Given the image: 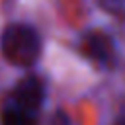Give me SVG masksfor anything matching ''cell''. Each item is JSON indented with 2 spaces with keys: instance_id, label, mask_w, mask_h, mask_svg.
<instances>
[{
  "instance_id": "6da1fadb",
  "label": "cell",
  "mask_w": 125,
  "mask_h": 125,
  "mask_svg": "<svg viewBox=\"0 0 125 125\" xmlns=\"http://www.w3.org/2000/svg\"><path fill=\"white\" fill-rule=\"evenodd\" d=\"M0 53L14 66H33L41 57V37L27 23H10L2 29Z\"/></svg>"
},
{
  "instance_id": "7a4b0ae2",
  "label": "cell",
  "mask_w": 125,
  "mask_h": 125,
  "mask_svg": "<svg viewBox=\"0 0 125 125\" xmlns=\"http://www.w3.org/2000/svg\"><path fill=\"white\" fill-rule=\"evenodd\" d=\"M82 49L84 53L100 66L111 68L115 64L117 53H115V45L111 41V37L104 31H90L84 35L82 39Z\"/></svg>"
},
{
  "instance_id": "3957f363",
  "label": "cell",
  "mask_w": 125,
  "mask_h": 125,
  "mask_svg": "<svg viewBox=\"0 0 125 125\" xmlns=\"http://www.w3.org/2000/svg\"><path fill=\"white\" fill-rule=\"evenodd\" d=\"M8 96L14 98L16 102H20L21 105L33 109V111H41V105L45 100V86H43L41 78L29 74V76L21 78Z\"/></svg>"
},
{
  "instance_id": "277c9868",
  "label": "cell",
  "mask_w": 125,
  "mask_h": 125,
  "mask_svg": "<svg viewBox=\"0 0 125 125\" xmlns=\"http://www.w3.org/2000/svg\"><path fill=\"white\" fill-rule=\"evenodd\" d=\"M39 111H33L14 98L6 96L0 107V125H37Z\"/></svg>"
},
{
  "instance_id": "5b68a950",
  "label": "cell",
  "mask_w": 125,
  "mask_h": 125,
  "mask_svg": "<svg viewBox=\"0 0 125 125\" xmlns=\"http://www.w3.org/2000/svg\"><path fill=\"white\" fill-rule=\"evenodd\" d=\"M98 2L105 12H111V14H119L125 10V0H98Z\"/></svg>"
},
{
  "instance_id": "8992f818",
  "label": "cell",
  "mask_w": 125,
  "mask_h": 125,
  "mask_svg": "<svg viewBox=\"0 0 125 125\" xmlns=\"http://www.w3.org/2000/svg\"><path fill=\"white\" fill-rule=\"evenodd\" d=\"M49 125H72V123H70V117H68L62 109H57L55 115L51 117V123H49Z\"/></svg>"
},
{
  "instance_id": "52a82bcc",
  "label": "cell",
  "mask_w": 125,
  "mask_h": 125,
  "mask_svg": "<svg viewBox=\"0 0 125 125\" xmlns=\"http://www.w3.org/2000/svg\"><path fill=\"white\" fill-rule=\"evenodd\" d=\"M115 125H125V115H123V117H119V119H117V123H115Z\"/></svg>"
}]
</instances>
